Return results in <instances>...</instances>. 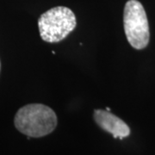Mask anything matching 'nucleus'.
<instances>
[{"mask_svg": "<svg viewBox=\"0 0 155 155\" xmlns=\"http://www.w3.org/2000/svg\"><path fill=\"white\" fill-rule=\"evenodd\" d=\"M14 123L19 132L28 137L40 138L55 129L58 119L55 112L48 106L31 104L19 109Z\"/></svg>", "mask_w": 155, "mask_h": 155, "instance_id": "nucleus-1", "label": "nucleus"}, {"mask_svg": "<svg viewBox=\"0 0 155 155\" xmlns=\"http://www.w3.org/2000/svg\"><path fill=\"white\" fill-rule=\"evenodd\" d=\"M76 17L72 10L64 6L52 8L38 20L41 39L47 42H59L76 28Z\"/></svg>", "mask_w": 155, "mask_h": 155, "instance_id": "nucleus-2", "label": "nucleus"}, {"mask_svg": "<svg viewBox=\"0 0 155 155\" xmlns=\"http://www.w3.org/2000/svg\"><path fill=\"white\" fill-rule=\"evenodd\" d=\"M124 31L129 44L135 49H143L149 42L148 20L143 5L137 0L127 1L123 12Z\"/></svg>", "mask_w": 155, "mask_h": 155, "instance_id": "nucleus-3", "label": "nucleus"}, {"mask_svg": "<svg viewBox=\"0 0 155 155\" xmlns=\"http://www.w3.org/2000/svg\"><path fill=\"white\" fill-rule=\"evenodd\" d=\"M95 122L103 130L111 134L114 138L123 139L130 134V128L125 122L111 112L95 110Z\"/></svg>", "mask_w": 155, "mask_h": 155, "instance_id": "nucleus-4", "label": "nucleus"}, {"mask_svg": "<svg viewBox=\"0 0 155 155\" xmlns=\"http://www.w3.org/2000/svg\"><path fill=\"white\" fill-rule=\"evenodd\" d=\"M0 68H1V64H0Z\"/></svg>", "mask_w": 155, "mask_h": 155, "instance_id": "nucleus-5", "label": "nucleus"}]
</instances>
